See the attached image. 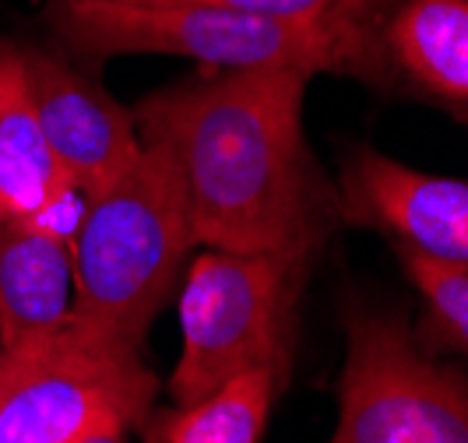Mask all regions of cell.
<instances>
[{
    "instance_id": "obj_1",
    "label": "cell",
    "mask_w": 468,
    "mask_h": 443,
    "mask_svg": "<svg viewBox=\"0 0 468 443\" xmlns=\"http://www.w3.org/2000/svg\"><path fill=\"white\" fill-rule=\"evenodd\" d=\"M296 68L211 70L134 106L138 134L180 173L194 239L211 250H321L338 197L310 159Z\"/></svg>"
},
{
    "instance_id": "obj_2",
    "label": "cell",
    "mask_w": 468,
    "mask_h": 443,
    "mask_svg": "<svg viewBox=\"0 0 468 443\" xmlns=\"http://www.w3.org/2000/svg\"><path fill=\"white\" fill-rule=\"evenodd\" d=\"M190 247L197 239L180 173L159 141L141 138L138 159L89 197L70 243L74 324L141 352L180 285Z\"/></svg>"
},
{
    "instance_id": "obj_3",
    "label": "cell",
    "mask_w": 468,
    "mask_h": 443,
    "mask_svg": "<svg viewBox=\"0 0 468 443\" xmlns=\"http://www.w3.org/2000/svg\"><path fill=\"white\" fill-rule=\"evenodd\" d=\"M49 28L89 60L159 53L208 70L296 68L352 74L349 0L324 18H261L205 4L47 0Z\"/></svg>"
},
{
    "instance_id": "obj_4",
    "label": "cell",
    "mask_w": 468,
    "mask_h": 443,
    "mask_svg": "<svg viewBox=\"0 0 468 443\" xmlns=\"http://www.w3.org/2000/svg\"><path fill=\"white\" fill-rule=\"evenodd\" d=\"M317 250H205L180 285V359L173 405H194L250 370L289 376L296 303Z\"/></svg>"
},
{
    "instance_id": "obj_5",
    "label": "cell",
    "mask_w": 468,
    "mask_h": 443,
    "mask_svg": "<svg viewBox=\"0 0 468 443\" xmlns=\"http://www.w3.org/2000/svg\"><path fill=\"white\" fill-rule=\"evenodd\" d=\"M159 376L141 352L70 321L47 338L0 352V443H85L134 429L155 412Z\"/></svg>"
},
{
    "instance_id": "obj_6",
    "label": "cell",
    "mask_w": 468,
    "mask_h": 443,
    "mask_svg": "<svg viewBox=\"0 0 468 443\" xmlns=\"http://www.w3.org/2000/svg\"><path fill=\"white\" fill-rule=\"evenodd\" d=\"M331 443H468V376L422 352L399 310L349 306Z\"/></svg>"
},
{
    "instance_id": "obj_7",
    "label": "cell",
    "mask_w": 468,
    "mask_h": 443,
    "mask_svg": "<svg viewBox=\"0 0 468 443\" xmlns=\"http://www.w3.org/2000/svg\"><path fill=\"white\" fill-rule=\"evenodd\" d=\"M352 74L468 127V0H349Z\"/></svg>"
},
{
    "instance_id": "obj_8",
    "label": "cell",
    "mask_w": 468,
    "mask_h": 443,
    "mask_svg": "<svg viewBox=\"0 0 468 443\" xmlns=\"http://www.w3.org/2000/svg\"><path fill=\"white\" fill-rule=\"evenodd\" d=\"M338 218L388 233L399 250L468 268V180L359 148L342 169Z\"/></svg>"
},
{
    "instance_id": "obj_9",
    "label": "cell",
    "mask_w": 468,
    "mask_h": 443,
    "mask_svg": "<svg viewBox=\"0 0 468 443\" xmlns=\"http://www.w3.org/2000/svg\"><path fill=\"white\" fill-rule=\"evenodd\" d=\"M18 53L43 138L64 176L85 197L110 187L141 155L134 113L57 53L39 47H18Z\"/></svg>"
},
{
    "instance_id": "obj_10",
    "label": "cell",
    "mask_w": 468,
    "mask_h": 443,
    "mask_svg": "<svg viewBox=\"0 0 468 443\" xmlns=\"http://www.w3.org/2000/svg\"><path fill=\"white\" fill-rule=\"evenodd\" d=\"M85 205V190L64 176L43 138L22 53L0 43V222L25 218L74 243Z\"/></svg>"
},
{
    "instance_id": "obj_11",
    "label": "cell",
    "mask_w": 468,
    "mask_h": 443,
    "mask_svg": "<svg viewBox=\"0 0 468 443\" xmlns=\"http://www.w3.org/2000/svg\"><path fill=\"white\" fill-rule=\"evenodd\" d=\"M74 321L70 239L36 222H0V345L15 349Z\"/></svg>"
},
{
    "instance_id": "obj_12",
    "label": "cell",
    "mask_w": 468,
    "mask_h": 443,
    "mask_svg": "<svg viewBox=\"0 0 468 443\" xmlns=\"http://www.w3.org/2000/svg\"><path fill=\"white\" fill-rule=\"evenodd\" d=\"M282 387L279 370H250L194 405L152 412L144 422L148 443H261Z\"/></svg>"
},
{
    "instance_id": "obj_13",
    "label": "cell",
    "mask_w": 468,
    "mask_h": 443,
    "mask_svg": "<svg viewBox=\"0 0 468 443\" xmlns=\"http://www.w3.org/2000/svg\"><path fill=\"white\" fill-rule=\"evenodd\" d=\"M399 257L426 310L416 334L420 349L430 355L441 352L468 355V268L444 264L412 250H399Z\"/></svg>"
},
{
    "instance_id": "obj_14",
    "label": "cell",
    "mask_w": 468,
    "mask_h": 443,
    "mask_svg": "<svg viewBox=\"0 0 468 443\" xmlns=\"http://www.w3.org/2000/svg\"><path fill=\"white\" fill-rule=\"evenodd\" d=\"M134 4H205L261 18H324L346 0H134Z\"/></svg>"
},
{
    "instance_id": "obj_15",
    "label": "cell",
    "mask_w": 468,
    "mask_h": 443,
    "mask_svg": "<svg viewBox=\"0 0 468 443\" xmlns=\"http://www.w3.org/2000/svg\"><path fill=\"white\" fill-rule=\"evenodd\" d=\"M85 443H127L123 440V429H106V433H95Z\"/></svg>"
},
{
    "instance_id": "obj_16",
    "label": "cell",
    "mask_w": 468,
    "mask_h": 443,
    "mask_svg": "<svg viewBox=\"0 0 468 443\" xmlns=\"http://www.w3.org/2000/svg\"><path fill=\"white\" fill-rule=\"evenodd\" d=\"M0 352H4V345H0Z\"/></svg>"
}]
</instances>
